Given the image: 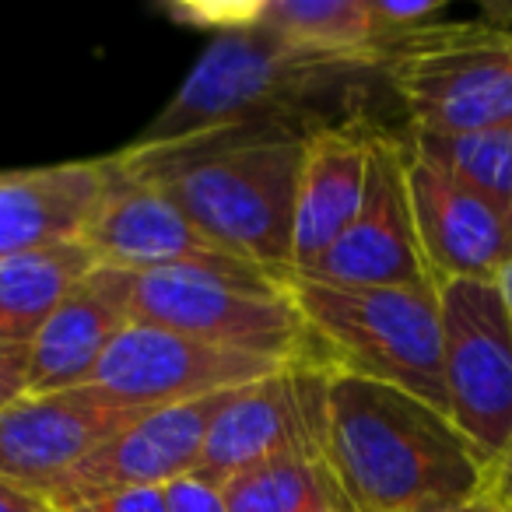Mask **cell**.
I'll list each match as a JSON object with an SVG mask.
<instances>
[{
	"label": "cell",
	"mask_w": 512,
	"mask_h": 512,
	"mask_svg": "<svg viewBox=\"0 0 512 512\" xmlns=\"http://www.w3.org/2000/svg\"><path fill=\"white\" fill-rule=\"evenodd\" d=\"M386 74L376 60L281 43L260 32H221L137 141H172L214 127L281 123L313 134L365 120L358 102Z\"/></svg>",
	"instance_id": "obj_3"
},
{
	"label": "cell",
	"mask_w": 512,
	"mask_h": 512,
	"mask_svg": "<svg viewBox=\"0 0 512 512\" xmlns=\"http://www.w3.org/2000/svg\"><path fill=\"white\" fill-rule=\"evenodd\" d=\"M29 372H32V344L4 341L0 337V411L29 393Z\"/></svg>",
	"instance_id": "obj_24"
},
{
	"label": "cell",
	"mask_w": 512,
	"mask_h": 512,
	"mask_svg": "<svg viewBox=\"0 0 512 512\" xmlns=\"http://www.w3.org/2000/svg\"><path fill=\"white\" fill-rule=\"evenodd\" d=\"M414 134L512 123V25H432L383 60Z\"/></svg>",
	"instance_id": "obj_5"
},
{
	"label": "cell",
	"mask_w": 512,
	"mask_h": 512,
	"mask_svg": "<svg viewBox=\"0 0 512 512\" xmlns=\"http://www.w3.org/2000/svg\"><path fill=\"white\" fill-rule=\"evenodd\" d=\"M330 372V365L292 362L235 390L214 418L193 474L221 488L264 463L327 456Z\"/></svg>",
	"instance_id": "obj_8"
},
{
	"label": "cell",
	"mask_w": 512,
	"mask_h": 512,
	"mask_svg": "<svg viewBox=\"0 0 512 512\" xmlns=\"http://www.w3.org/2000/svg\"><path fill=\"white\" fill-rule=\"evenodd\" d=\"M99 267L81 239L25 249L0 260V337L32 344L53 309Z\"/></svg>",
	"instance_id": "obj_19"
},
{
	"label": "cell",
	"mask_w": 512,
	"mask_h": 512,
	"mask_svg": "<svg viewBox=\"0 0 512 512\" xmlns=\"http://www.w3.org/2000/svg\"><path fill=\"white\" fill-rule=\"evenodd\" d=\"M498 288H502L505 306H509V316H512V264L505 267V274H502V278H498Z\"/></svg>",
	"instance_id": "obj_28"
},
{
	"label": "cell",
	"mask_w": 512,
	"mask_h": 512,
	"mask_svg": "<svg viewBox=\"0 0 512 512\" xmlns=\"http://www.w3.org/2000/svg\"><path fill=\"white\" fill-rule=\"evenodd\" d=\"M327 285L355 288H425L435 285L425 267L407 193V141L376 130L369 148V176L358 214L334 239V246L309 264L292 271Z\"/></svg>",
	"instance_id": "obj_10"
},
{
	"label": "cell",
	"mask_w": 512,
	"mask_h": 512,
	"mask_svg": "<svg viewBox=\"0 0 512 512\" xmlns=\"http://www.w3.org/2000/svg\"><path fill=\"white\" fill-rule=\"evenodd\" d=\"M106 183V158L0 172V260L81 239Z\"/></svg>",
	"instance_id": "obj_18"
},
{
	"label": "cell",
	"mask_w": 512,
	"mask_h": 512,
	"mask_svg": "<svg viewBox=\"0 0 512 512\" xmlns=\"http://www.w3.org/2000/svg\"><path fill=\"white\" fill-rule=\"evenodd\" d=\"M165 15L186 29L260 32L281 43L369 57L383 67L369 0H176Z\"/></svg>",
	"instance_id": "obj_16"
},
{
	"label": "cell",
	"mask_w": 512,
	"mask_h": 512,
	"mask_svg": "<svg viewBox=\"0 0 512 512\" xmlns=\"http://www.w3.org/2000/svg\"><path fill=\"white\" fill-rule=\"evenodd\" d=\"M155 407H134L99 386L25 393L0 411V481L43 495L53 481Z\"/></svg>",
	"instance_id": "obj_12"
},
{
	"label": "cell",
	"mask_w": 512,
	"mask_h": 512,
	"mask_svg": "<svg viewBox=\"0 0 512 512\" xmlns=\"http://www.w3.org/2000/svg\"><path fill=\"white\" fill-rule=\"evenodd\" d=\"M134 323L179 330L281 365H330L278 278L242 281L190 267L134 274Z\"/></svg>",
	"instance_id": "obj_6"
},
{
	"label": "cell",
	"mask_w": 512,
	"mask_h": 512,
	"mask_svg": "<svg viewBox=\"0 0 512 512\" xmlns=\"http://www.w3.org/2000/svg\"><path fill=\"white\" fill-rule=\"evenodd\" d=\"M278 281L334 369L397 386L449 414L439 285L355 288L292 271Z\"/></svg>",
	"instance_id": "obj_4"
},
{
	"label": "cell",
	"mask_w": 512,
	"mask_h": 512,
	"mask_svg": "<svg viewBox=\"0 0 512 512\" xmlns=\"http://www.w3.org/2000/svg\"><path fill=\"white\" fill-rule=\"evenodd\" d=\"M228 512H355L327 456H288L221 484Z\"/></svg>",
	"instance_id": "obj_20"
},
{
	"label": "cell",
	"mask_w": 512,
	"mask_h": 512,
	"mask_svg": "<svg viewBox=\"0 0 512 512\" xmlns=\"http://www.w3.org/2000/svg\"><path fill=\"white\" fill-rule=\"evenodd\" d=\"M446 512H502V509H498L495 498H491V495H488V488H484L477 498H470V502L453 505V509H446Z\"/></svg>",
	"instance_id": "obj_27"
},
{
	"label": "cell",
	"mask_w": 512,
	"mask_h": 512,
	"mask_svg": "<svg viewBox=\"0 0 512 512\" xmlns=\"http://www.w3.org/2000/svg\"><path fill=\"white\" fill-rule=\"evenodd\" d=\"M327 463L355 512H446L488 488V463L425 400L330 372Z\"/></svg>",
	"instance_id": "obj_2"
},
{
	"label": "cell",
	"mask_w": 512,
	"mask_h": 512,
	"mask_svg": "<svg viewBox=\"0 0 512 512\" xmlns=\"http://www.w3.org/2000/svg\"><path fill=\"white\" fill-rule=\"evenodd\" d=\"M509 512H512V509H509Z\"/></svg>",
	"instance_id": "obj_29"
},
{
	"label": "cell",
	"mask_w": 512,
	"mask_h": 512,
	"mask_svg": "<svg viewBox=\"0 0 512 512\" xmlns=\"http://www.w3.org/2000/svg\"><path fill=\"white\" fill-rule=\"evenodd\" d=\"M407 148L460 179L512 221V123L467 134H407Z\"/></svg>",
	"instance_id": "obj_21"
},
{
	"label": "cell",
	"mask_w": 512,
	"mask_h": 512,
	"mask_svg": "<svg viewBox=\"0 0 512 512\" xmlns=\"http://www.w3.org/2000/svg\"><path fill=\"white\" fill-rule=\"evenodd\" d=\"M407 193L425 267L442 281H498L512 264V221L491 200L407 148Z\"/></svg>",
	"instance_id": "obj_14"
},
{
	"label": "cell",
	"mask_w": 512,
	"mask_h": 512,
	"mask_svg": "<svg viewBox=\"0 0 512 512\" xmlns=\"http://www.w3.org/2000/svg\"><path fill=\"white\" fill-rule=\"evenodd\" d=\"M232 393L155 407L144 418L130 421L123 432H116L88 460L67 470L39 498L53 512H64L67 505L85 502L92 495H106V491L120 488H165L176 477L193 474L200 453H204L207 432Z\"/></svg>",
	"instance_id": "obj_13"
},
{
	"label": "cell",
	"mask_w": 512,
	"mask_h": 512,
	"mask_svg": "<svg viewBox=\"0 0 512 512\" xmlns=\"http://www.w3.org/2000/svg\"><path fill=\"white\" fill-rule=\"evenodd\" d=\"M64 512H165L162 488H120L67 505Z\"/></svg>",
	"instance_id": "obj_23"
},
{
	"label": "cell",
	"mask_w": 512,
	"mask_h": 512,
	"mask_svg": "<svg viewBox=\"0 0 512 512\" xmlns=\"http://www.w3.org/2000/svg\"><path fill=\"white\" fill-rule=\"evenodd\" d=\"M488 495L495 498V505L502 512L512 509V439L505 446V453L495 460V467L488 470Z\"/></svg>",
	"instance_id": "obj_25"
},
{
	"label": "cell",
	"mask_w": 512,
	"mask_h": 512,
	"mask_svg": "<svg viewBox=\"0 0 512 512\" xmlns=\"http://www.w3.org/2000/svg\"><path fill=\"white\" fill-rule=\"evenodd\" d=\"M81 242L92 249L99 264L123 267L134 274L190 267V271H214L242 281L274 278L214 246L204 232L190 225V218L179 207H172L162 193L123 169L116 155L106 158V183L81 232Z\"/></svg>",
	"instance_id": "obj_9"
},
{
	"label": "cell",
	"mask_w": 512,
	"mask_h": 512,
	"mask_svg": "<svg viewBox=\"0 0 512 512\" xmlns=\"http://www.w3.org/2000/svg\"><path fill=\"white\" fill-rule=\"evenodd\" d=\"M302 148L306 134L295 127L239 123L172 141H134L116 158L214 246L281 278L292 267Z\"/></svg>",
	"instance_id": "obj_1"
},
{
	"label": "cell",
	"mask_w": 512,
	"mask_h": 512,
	"mask_svg": "<svg viewBox=\"0 0 512 512\" xmlns=\"http://www.w3.org/2000/svg\"><path fill=\"white\" fill-rule=\"evenodd\" d=\"M0 512H53V509L36 491H25L8 481H0Z\"/></svg>",
	"instance_id": "obj_26"
},
{
	"label": "cell",
	"mask_w": 512,
	"mask_h": 512,
	"mask_svg": "<svg viewBox=\"0 0 512 512\" xmlns=\"http://www.w3.org/2000/svg\"><path fill=\"white\" fill-rule=\"evenodd\" d=\"M134 323V271L99 264L32 337L29 393L88 386L109 344Z\"/></svg>",
	"instance_id": "obj_15"
},
{
	"label": "cell",
	"mask_w": 512,
	"mask_h": 512,
	"mask_svg": "<svg viewBox=\"0 0 512 512\" xmlns=\"http://www.w3.org/2000/svg\"><path fill=\"white\" fill-rule=\"evenodd\" d=\"M165 512H228L225 491L197 474H183L162 488Z\"/></svg>",
	"instance_id": "obj_22"
},
{
	"label": "cell",
	"mask_w": 512,
	"mask_h": 512,
	"mask_svg": "<svg viewBox=\"0 0 512 512\" xmlns=\"http://www.w3.org/2000/svg\"><path fill=\"white\" fill-rule=\"evenodd\" d=\"M442 379L449 421L488 467L512 439V316L498 281H442Z\"/></svg>",
	"instance_id": "obj_7"
},
{
	"label": "cell",
	"mask_w": 512,
	"mask_h": 512,
	"mask_svg": "<svg viewBox=\"0 0 512 512\" xmlns=\"http://www.w3.org/2000/svg\"><path fill=\"white\" fill-rule=\"evenodd\" d=\"M278 369L281 362L271 358L228 351L151 323H130L109 344L88 386L134 407H169L242 390Z\"/></svg>",
	"instance_id": "obj_11"
},
{
	"label": "cell",
	"mask_w": 512,
	"mask_h": 512,
	"mask_svg": "<svg viewBox=\"0 0 512 512\" xmlns=\"http://www.w3.org/2000/svg\"><path fill=\"white\" fill-rule=\"evenodd\" d=\"M376 130L379 127L369 120H351L306 134L299 183H295V232L288 271H306L309 264H316L358 214Z\"/></svg>",
	"instance_id": "obj_17"
}]
</instances>
